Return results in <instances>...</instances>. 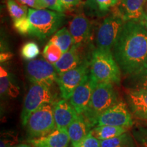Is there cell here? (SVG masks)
<instances>
[{
	"instance_id": "cell-26",
	"label": "cell",
	"mask_w": 147,
	"mask_h": 147,
	"mask_svg": "<svg viewBox=\"0 0 147 147\" xmlns=\"http://www.w3.org/2000/svg\"><path fill=\"white\" fill-rule=\"evenodd\" d=\"M119 3V0H91L88 5L90 8L95 9L97 11L102 12H107L110 9L117 6Z\"/></svg>"
},
{
	"instance_id": "cell-30",
	"label": "cell",
	"mask_w": 147,
	"mask_h": 147,
	"mask_svg": "<svg viewBox=\"0 0 147 147\" xmlns=\"http://www.w3.org/2000/svg\"><path fill=\"white\" fill-rule=\"evenodd\" d=\"M18 142V135L14 131L4 132L1 136L0 147H13Z\"/></svg>"
},
{
	"instance_id": "cell-6",
	"label": "cell",
	"mask_w": 147,
	"mask_h": 147,
	"mask_svg": "<svg viewBox=\"0 0 147 147\" xmlns=\"http://www.w3.org/2000/svg\"><path fill=\"white\" fill-rule=\"evenodd\" d=\"M54 97L51 89L39 84H32L25 95L21 119L23 126L27 124L28 119L37 110L46 104L53 103Z\"/></svg>"
},
{
	"instance_id": "cell-11",
	"label": "cell",
	"mask_w": 147,
	"mask_h": 147,
	"mask_svg": "<svg viewBox=\"0 0 147 147\" xmlns=\"http://www.w3.org/2000/svg\"><path fill=\"white\" fill-rule=\"evenodd\" d=\"M97 84V82L89 72L75 89L69 100V103L76 110L78 115H82L87 110Z\"/></svg>"
},
{
	"instance_id": "cell-5",
	"label": "cell",
	"mask_w": 147,
	"mask_h": 147,
	"mask_svg": "<svg viewBox=\"0 0 147 147\" xmlns=\"http://www.w3.org/2000/svg\"><path fill=\"white\" fill-rule=\"evenodd\" d=\"M28 140L45 136L56 129L54 107L46 104L29 117L26 125Z\"/></svg>"
},
{
	"instance_id": "cell-37",
	"label": "cell",
	"mask_w": 147,
	"mask_h": 147,
	"mask_svg": "<svg viewBox=\"0 0 147 147\" xmlns=\"http://www.w3.org/2000/svg\"><path fill=\"white\" fill-rule=\"evenodd\" d=\"M13 147H33L30 144H20Z\"/></svg>"
},
{
	"instance_id": "cell-2",
	"label": "cell",
	"mask_w": 147,
	"mask_h": 147,
	"mask_svg": "<svg viewBox=\"0 0 147 147\" xmlns=\"http://www.w3.org/2000/svg\"><path fill=\"white\" fill-rule=\"evenodd\" d=\"M90 73L97 83L119 84L121 71L111 51L96 48L90 59Z\"/></svg>"
},
{
	"instance_id": "cell-22",
	"label": "cell",
	"mask_w": 147,
	"mask_h": 147,
	"mask_svg": "<svg viewBox=\"0 0 147 147\" xmlns=\"http://www.w3.org/2000/svg\"><path fill=\"white\" fill-rule=\"evenodd\" d=\"M101 147H136L132 134L125 132L112 138L101 141Z\"/></svg>"
},
{
	"instance_id": "cell-28",
	"label": "cell",
	"mask_w": 147,
	"mask_h": 147,
	"mask_svg": "<svg viewBox=\"0 0 147 147\" xmlns=\"http://www.w3.org/2000/svg\"><path fill=\"white\" fill-rule=\"evenodd\" d=\"M136 147H147V128L139 127L131 131Z\"/></svg>"
},
{
	"instance_id": "cell-3",
	"label": "cell",
	"mask_w": 147,
	"mask_h": 147,
	"mask_svg": "<svg viewBox=\"0 0 147 147\" xmlns=\"http://www.w3.org/2000/svg\"><path fill=\"white\" fill-rule=\"evenodd\" d=\"M119 101L113 84L98 83L93 91L87 110L81 115L92 127L97 125V119L104 112Z\"/></svg>"
},
{
	"instance_id": "cell-40",
	"label": "cell",
	"mask_w": 147,
	"mask_h": 147,
	"mask_svg": "<svg viewBox=\"0 0 147 147\" xmlns=\"http://www.w3.org/2000/svg\"><path fill=\"white\" fill-rule=\"evenodd\" d=\"M119 2H120V1H121V0H119Z\"/></svg>"
},
{
	"instance_id": "cell-12",
	"label": "cell",
	"mask_w": 147,
	"mask_h": 147,
	"mask_svg": "<svg viewBox=\"0 0 147 147\" xmlns=\"http://www.w3.org/2000/svg\"><path fill=\"white\" fill-rule=\"evenodd\" d=\"M85 46L74 45L69 51L63 53L60 59L54 64L59 75L76 68L84 62L90 61L91 57H87L85 55Z\"/></svg>"
},
{
	"instance_id": "cell-31",
	"label": "cell",
	"mask_w": 147,
	"mask_h": 147,
	"mask_svg": "<svg viewBox=\"0 0 147 147\" xmlns=\"http://www.w3.org/2000/svg\"><path fill=\"white\" fill-rule=\"evenodd\" d=\"M73 147H101V141L93 137L91 134H88L83 140Z\"/></svg>"
},
{
	"instance_id": "cell-18",
	"label": "cell",
	"mask_w": 147,
	"mask_h": 147,
	"mask_svg": "<svg viewBox=\"0 0 147 147\" xmlns=\"http://www.w3.org/2000/svg\"><path fill=\"white\" fill-rule=\"evenodd\" d=\"M91 127L82 115H79L67 128V132L72 146L78 144L87 136L91 130Z\"/></svg>"
},
{
	"instance_id": "cell-27",
	"label": "cell",
	"mask_w": 147,
	"mask_h": 147,
	"mask_svg": "<svg viewBox=\"0 0 147 147\" xmlns=\"http://www.w3.org/2000/svg\"><path fill=\"white\" fill-rule=\"evenodd\" d=\"M40 51L39 47L34 42H28L23 46L21 50V56L26 61H32L36 59Z\"/></svg>"
},
{
	"instance_id": "cell-33",
	"label": "cell",
	"mask_w": 147,
	"mask_h": 147,
	"mask_svg": "<svg viewBox=\"0 0 147 147\" xmlns=\"http://www.w3.org/2000/svg\"><path fill=\"white\" fill-rule=\"evenodd\" d=\"M43 1L48 8L61 13L65 11V9L60 0H43Z\"/></svg>"
},
{
	"instance_id": "cell-13",
	"label": "cell",
	"mask_w": 147,
	"mask_h": 147,
	"mask_svg": "<svg viewBox=\"0 0 147 147\" xmlns=\"http://www.w3.org/2000/svg\"><path fill=\"white\" fill-rule=\"evenodd\" d=\"M69 31L72 37L74 45H86L92 36V24L83 14H78L69 21Z\"/></svg>"
},
{
	"instance_id": "cell-14",
	"label": "cell",
	"mask_w": 147,
	"mask_h": 147,
	"mask_svg": "<svg viewBox=\"0 0 147 147\" xmlns=\"http://www.w3.org/2000/svg\"><path fill=\"white\" fill-rule=\"evenodd\" d=\"M125 100L131 115L147 121V90L127 89Z\"/></svg>"
},
{
	"instance_id": "cell-16",
	"label": "cell",
	"mask_w": 147,
	"mask_h": 147,
	"mask_svg": "<svg viewBox=\"0 0 147 147\" xmlns=\"http://www.w3.org/2000/svg\"><path fill=\"white\" fill-rule=\"evenodd\" d=\"M69 138L67 129L56 128L45 136L28 140L33 147H67Z\"/></svg>"
},
{
	"instance_id": "cell-23",
	"label": "cell",
	"mask_w": 147,
	"mask_h": 147,
	"mask_svg": "<svg viewBox=\"0 0 147 147\" xmlns=\"http://www.w3.org/2000/svg\"><path fill=\"white\" fill-rule=\"evenodd\" d=\"M125 83L127 89L147 90V68L127 77Z\"/></svg>"
},
{
	"instance_id": "cell-1",
	"label": "cell",
	"mask_w": 147,
	"mask_h": 147,
	"mask_svg": "<svg viewBox=\"0 0 147 147\" xmlns=\"http://www.w3.org/2000/svg\"><path fill=\"white\" fill-rule=\"evenodd\" d=\"M112 53L126 77L147 68V29L141 22H125Z\"/></svg>"
},
{
	"instance_id": "cell-7",
	"label": "cell",
	"mask_w": 147,
	"mask_h": 147,
	"mask_svg": "<svg viewBox=\"0 0 147 147\" xmlns=\"http://www.w3.org/2000/svg\"><path fill=\"white\" fill-rule=\"evenodd\" d=\"M114 9L113 14L104 18L97 31L95 42L98 49L112 51L125 23L115 8Z\"/></svg>"
},
{
	"instance_id": "cell-19",
	"label": "cell",
	"mask_w": 147,
	"mask_h": 147,
	"mask_svg": "<svg viewBox=\"0 0 147 147\" xmlns=\"http://www.w3.org/2000/svg\"><path fill=\"white\" fill-rule=\"evenodd\" d=\"M20 89L14 82L12 76L1 66L0 67V93L1 96H8L12 98L19 94Z\"/></svg>"
},
{
	"instance_id": "cell-36",
	"label": "cell",
	"mask_w": 147,
	"mask_h": 147,
	"mask_svg": "<svg viewBox=\"0 0 147 147\" xmlns=\"http://www.w3.org/2000/svg\"><path fill=\"white\" fill-rule=\"evenodd\" d=\"M140 22L142 23V25L145 27V28L147 29V12H145L144 16H143V17Z\"/></svg>"
},
{
	"instance_id": "cell-35",
	"label": "cell",
	"mask_w": 147,
	"mask_h": 147,
	"mask_svg": "<svg viewBox=\"0 0 147 147\" xmlns=\"http://www.w3.org/2000/svg\"><path fill=\"white\" fill-rule=\"evenodd\" d=\"M12 57H13V54L12 53L8 52V51H6V52L3 51V52H1V54H0V61L1 63H4L10 60Z\"/></svg>"
},
{
	"instance_id": "cell-32",
	"label": "cell",
	"mask_w": 147,
	"mask_h": 147,
	"mask_svg": "<svg viewBox=\"0 0 147 147\" xmlns=\"http://www.w3.org/2000/svg\"><path fill=\"white\" fill-rule=\"evenodd\" d=\"M18 3L22 5L29 6L34 9H45L47 5L43 1V0H16Z\"/></svg>"
},
{
	"instance_id": "cell-24",
	"label": "cell",
	"mask_w": 147,
	"mask_h": 147,
	"mask_svg": "<svg viewBox=\"0 0 147 147\" xmlns=\"http://www.w3.org/2000/svg\"><path fill=\"white\" fill-rule=\"evenodd\" d=\"M6 5L8 13L13 21L27 16L29 9L26 5L21 4L15 0H6Z\"/></svg>"
},
{
	"instance_id": "cell-8",
	"label": "cell",
	"mask_w": 147,
	"mask_h": 147,
	"mask_svg": "<svg viewBox=\"0 0 147 147\" xmlns=\"http://www.w3.org/2000/svg\"><path fill=\"white\" fill-rule=\"evenodd\" d=\"M27 78L32 84H39L51 88L57 82L58 73L54 65L43 59L29 61L26 64Z\"/></svg>"
},
{
	"instance_id": "cell-38",
	"label": "cell",
	"mask_w": 147,
	"mask_h": 147,
	"mask_svg": "<svg viewBox=\"0 0 147 147\" xmlns=\"http://www.w3.org/2000/svg\"><path fill=\"white\" fill-rule=\"evenodd\" d=\"M89 1H91V0H85V1H84V3H85V4H87V3H89ZM82 3H83V0H82Z\"/></svg>"
},
{
	"instance_id": "cell-17",
	"label": "cell",
	"mask_w": 147,
	"mask_h": 147,
	"mask_svg": "<svg viewBox=\"0 0 147 147\" xmlns=\"http://www.w3.org/2000/svg\"><path fill=\"white\" fill-rule=\"evenodd\" d=\"M53 107L56 128L67 129L69 125L79 115L70 103L65 100L59 101Z\"/></svg>"
},
{
	"instance_id": "cell-39",
	"label": "cell",
	"mask_w": 147,
	"mask_h": 147,
	"mask_svg": "<svg viewBox=\"0 0 147 147\" xmlns=\"http://www.w3.org/2000/svg\"><path fill=\"white\" fill-rule=\"evenodd\" d=\"M145 12H147V3H146V8H145Z\"/></svg>"
},
{
	"instance_id": "cell-21",
	"label": "cell",
	"mask_w": 147,
	"mask_h": 147,
	"mask_svg": "<svg viewBox=\"0 0 147 147\" xmlns=\"http://www.w3.org/2000/svg\"><path fill=\"white\" fill-rule=\"evenodd\" d=\"M49 42L57 45L63 53L69 51L74 45L72 37L69 31L66 27L58 30L52 36Z\"/></svg>"
},
{
	"instance_id": "cell-9",
	"label": "cell",
	"mask_w": 147,
	"mask_h": 147,
	"mask_svg": "<svg viewBox=\"0 0 147 147\" xmlns=\"http://www.w3.org/2000/svg\"><path fill=\"white\" fill-rule=\"evenodd\" d=\"M89 72L90 61H87L76 68L59 75L57 82L63 100H70L75 89Z\"/></svg>"
},
{
	"instance_id": "cell-29",
	"label": "cell",
	"mask_w": 147,
	"mask_h": 147,
	"mask_svg": "<svg viewBox=\"0 0 147 147\" xmlns=\"http://www.w3.org/2000/svg\"><path fill=\"white\" fill-rule=\"evenodd\" d=\"M14 28L16 29L20 34L27 35L30 34L32 31V27L29 18L27 16L20 19L14 21Z\"/></svg>"
},
{
	"instance_id": "cell-15",
	"label": "cell",
	"mask_w": 147,
	"mask_h": 147,
	"mask_svg": "<svg viewBox=\"0 0 147 147\" xmlns=\"http://www.w3.org/2000/svg\"><path fill=\"white\" fill-rule=\"evenodd\" d=\"M146 3L147 0H121L116 9L124 22H140L145 13Z\"/></svg>"
},
{
	"instance_id": "cell-34",
	"label": "cell",
	"mask_w": 147,
	"mask_h": 147,
	"mask_svg": "<svg viewBox=\"0 0 147 147\" xmlns=\"http://www.w3.org/2000/svg\"><path fill=\"white\" fill-rule=\"evenodd\" d=\"M66 10H73L74 8L81 5L82 0H60Z\"/></svg>"
},
{
	"instance_id": "cell-20",
	"label": "cell",
	"mask_w": 147,
	"mask_h": 147,
	"mask_svg": "<svg viewBox=\"0 0 147 147\" xmlns=\"http://www.w3.org/2000/svg\"><path fill=\"white\" fill-rule=\"evenodd\" d=\"M125 132H127V128L125 127L112 125H102L92 129L90 131V134L95 138L102 141L118 136Z\"/></svg>"
},
{
	"instance_id": "cell-10",
	"label": "cell",
	"mask_w": 147,
	"mask_h": 147,
	"mask_svg": "<svg viewBox=\"0 0 147 147\" xmlns=\"http://www.w3.org/2000/svg\"><path fill=\"white\" fill-rule=\"evenodd\" d=\"M131 113L124 101L118 103L104 112L97 119V125H112L129 128L133 126Z\"/></svg>"
},
{
	"instance_id": "cell-25",
	"label": "cell",
	"mask_w": 147,
	"mask_h": 147,
	"mask_svg": "<svg viewBox=\"0 0 147 147\" xmlns=\"http://www.w3.org/2000/svg\"><path fill=\"white\" fill-rule=\"evenodd\" d=\"M63 52L59 47L55 44L49 42L45 46L43 50V56L45 59L53 65L57 62L61 56L63 55Z\"/></svg>"
},
{
	"instance_id": "cell-4",
	"label": "cell",
	"mask_w": 147,
	"mask_h": 147,
	"mask_svg": "<svg viewBox=\"0 0 147 147\" xmlns=\"http://www.w3.org/2000/svg\"><path fill=\"white\" fill-rule=\"evenodd\" d=\"M27 17L32 27L30 34L40 40L54 35L64 21L63 13L45 9H29Z\"/></svg>"
}]
</instances>
